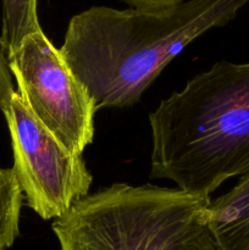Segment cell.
Instances as JSON below:
<instances>
[{
    "label": "cell",
    "mask_w": 249,
    "mask_h": 250,
    "mask_svg": "<svg viewBox=\"0 0 249 250\" xmlns=\"http://www.w3.org/2000/svg\"><path fill=\"white\" fill-rule=\"evenodd\" d=\"M205 220L219 250H249V172L205 209Z\"/></svg>",
    "instance_id": "cell-6"
},
{
    "label": "cell",
    "mask_w": 249,
    "mask_h": 250,
    "mask_svg": "<svg viewBox=\"0 0 249 250\" xmlns=\"http://www.w3.org/2000/svg\"><path fill=\"white\" fill-rule=\"evenodd\" d=\"M210 200L180 188L114 183L76 202L51 227L60 250H219L205 220Z\"/></svg>",
    "instance_id": "cell-3"
},
{
    "label": "cell",
    "mask_w": 249,
    "mask_h": 250,
    "mask_svg": "<svg viewBox=\"0 0 249 250\" xmlns=\"http://www.w3.org/2000/svg\"><path fill=\"white\" fill-rule=\"evenodd\" d=\"M23 199L12 167H0V250L12 247L20 236V216Z\"/></svg>",
    "instance_id": "cell-8"
},
{
    "label": "cell",
    "mask_w": 249,
    "mask_h": 250,
    "mask_svg": "<svg viewBox=\"0 0 249 250\" xmlns=\"http://www.w3.org/2000/svg\"><path fill=\"white\" fill-rule=\"evenodd\" d=\"M249 0H188L164 10L92 6L68 22L60 51L100 107L134 105L194 39Z\"/></svg>",
    "instance_id": "cell-1"
},
{
    "label": "cell",
    "mask_w": 249,
    "mask_h": 250,
    "mask_svg": "<svg viewBox=\"0 0 249 250\" xmlns=\"http://www.w3.org/2000/svg\"><path fill=\"white\" fill-rule=\"evenodd\" d=\"M7 61L32 114L66 149L82 155L94 138L98 107L60 49L39 31L24 38Z\"/></svg>",
    "instance_id": "cell-4"
},
{
    "label": "cell",
    "mask_w": 249,
    "mask_h": 250,
    "mask_svg": "<svg viewBox=\"0 0 249 250\" xmlns=\"http://www.w3.org/2000/svg\"><path fill=\"white\" fill-rule=\"evenodd\" d=\"M14 92L12 73L10 71L6 53H5L4 48L0 43V109Z\"/></svg>",
    "instance_id": "cell-9"
},
{
    "label": "cell",
    "mask_w": 249,
    "mask_h": 250,
    "mask_svg": "<svg viewBox=\"0 0 249 250\" xmlns=\"http://www.w3.org/2000/svg\"><path fill=\"white\" fill-rule=\"evenodd\" d=\"M133 9L164 10L180 5L185 0H121Z\"/></svg>",
    "instance_id": "cell-10"
},
{
    "label": "cell",
    "mask_w": 249,
    "mask_h": 250,
    "mask_svg": "<svg viewBox=\"0 0 249 250\" xmlns=\"http://www.w3.org/2000/svg\"><path fill=\"white\" fill-rule=\"evenodd\" d=\"M149 122V177L210 198L249 172V62H216L161 100Z\"/></svg>",
    "instance_id": "cell-2"
},
{
    "label": "cell",
    "mask_w": 249,
    "mask_h": 250,
    "mask_svg": "<svg viewBox=\"0 0 249 250\" xmlns=\"http://www.w3.org/2000/svg\"><path fill=\"white\" fill-rule=\"evenodd\" d=\"M2 27L0 43L6 56L19 49L24 38L42 31L38 0H1Z\"/></svg>",
    "instance_id": "cell-7"
},
{
    "label": "cell",
    "mask_w": 249,
    "mask_h": 250,
    "mask_svg": "<svg viewBox=\"0 0 249 250\" xmlns=\"http://www.w3.org/2000/svg\"><path fill=\"white\" fill-rule=\"evenodd\" d=\"M0 110L11 139L12 170L27 207L43 220L63 216L76 202L87 197L92 186L82 155L66 149L16 90Z\"/></svg>",
    "instance_id": "cell-5"
}]
</instances>
